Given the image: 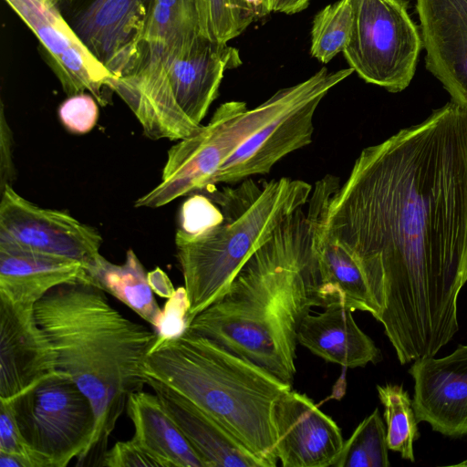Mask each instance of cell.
Masks as SVG:
<instances>
[{"mask_svg": "<svg viewBox=\"0 0 467 467\" xmlns=\"http://www.w3.org/2000/svg\"><path fill=\"white\" fill-rule=\"evenodd\" d=\"M326 223L360 267L400 363L434 357L459 330L467 282V109L448 102L363 149Z\"/></svg>", "mask_w": 467, "mask_h": 467, "instance_id": "6da1fadb", "label": "cell"}, {"mask_svg": "<svg viewBox=\"0 0 467 467\" xmlns=\"http://www.w3.org/2000/svg\"><path fill=\"white\" fill-rule=\"evenodd\" d=\"M305 206L279 224L188 327L291 385L300 324L313 306H323Z\"/></svg>", "mask_w": 467, "mask_h": 467, "instance_id": "7a4b0ae2", "label": "cell"}, {"mask_svg": "<svg viewBox=\"0 0 467 467\" xmlns=\"http://www.w3.org/2000/svg\"><path fill=\"white\" fill-rule=\"evenodd\" d=\"M38 325L68 375L88 398L96 423L88 457L99 465L129 396L147 384L145 362L157 334L109 301L105 291L76 282L50 290L34 306Z\"/></svg>", "mask_w": 467, "mask_h": 467, "instance_id": "3957f363", "label": "cell"}, {"mask_svg": "<svg viewBox=\"0 0 467 467\" xmlns=\"http://www.w3.org/2000/svg\"><path fill=\"white\" fill-rule=\"evenodd\" d=\"M145 373L212 416L268 467L276 465L275 407L291 384L190 329L154 346Z\"/></svg>", "mask_w": 467, "mask_h": 467, "instance_id": "277c9868", "label": "cell"}, {"mask_svg": "<svg viewBox=\"0 0 467 467\" xmlns=\"http://www.w3.org/2000/svg\"><path fill=\"white\" fill-rule=\"evenodd\" d=\"M312 190L306 182L283 177L269 182L248 178L236 186L211 185L201 192L219 207V218L197 234L178 229L175 234L190 303L189 325L225 292L279 224L307 203Z\"/></svg>", "mask_w": 467, "mask_h": 467, "instance_id": "5b68a950", "label": "cell"}, {"mask_svg": "<svg viewBox=\"0 0 467 467\" xmlns=\"http://www.w3.org/2000/svg\"><path fill=\"white\" fill-rule=\"evenodd\" d=\"M311 77L276 91L254 109L244 101L221 104L194 135L170 148L161 182L140 197L135 207L159 208L177 198L201 192L228 158L254 133L294 103L310 86Z\"/></svg>", "mask_w": 467, "mask_h": 467, "instance_id": "8992f818", "label": "cell"}, {"mask_svg": "<svg viewBox=\"0 0 467 467\" xmlns=\"http://www.w3.org/2000/svg\"><path fill=\"white\" fill-rule=\"evenodd\" d=\"M154 47L165 72L160 90L157 139H186L202 129L201 122L217 98L224 72L242 64L239 51L200 35L174 46Z\"/></svg>", "mask_w": 467, "mask_h": 467, "instance_id": "52a82bcc", "label": "cell"}, {"mask_svg": "<svg viewBox=\"0 0 467 467\" xmlns=\"http://www.w3.org/2000/svg\"><path fill=\"white\" fill-rule=\"evenodd\" d=\"M8 403L40 467H65L73 459L77 465L85 462L95 412L68 375L58 370Z\"/></svg>", "mask_w": 467, "mask_h": 467, "instance_id": "ba28073f", "label": "cell"}, {"mask_svg": "<svg viewBox=\"0 0 467 467\" xmlns=\"http://www.w3.org/2000/svg\"><path fill=\"white\" fill-rule=\"evenodd\" d=\"M353 13L350 39L343 55L364 81L389 92L404 90L412 80L423 47L421 34L405 0H349Z\"/></svg>", "mask_w": 467, "mask_h": 467, "instance_id": "9c48e42d", "label": "cell"}, {"mask_svg": "<svg viewBox=\"0 0 467 467\" xmlns=\"http://www.w3.org/2000/svg\"><path fill=\"white\" fill-rule=\"evenodd\" d=\"M353 72L351 67L336 71L322 67L312 75L308 88L249 137L220 167L212 185L234 184L254 175L268 173L282 158L311 143L313 119L319 103Z\"/></svg>", "mask_w": 467, "mask_h": 467, "instance_id": "30bf717a", "label": "cell"}, {"mask_svg": "<svg viewBox=\"0 0 467 467\" xmlns=\"http://www.w3.org/2000/svg\"><path fill=\"white\" fill-rule=\"evenodd\" d=\"M102 242L95 227L67 212L40 207L9 184L1 190L0 246L76 260L86 267L99 254Z\"/></svg>", "mask_w": 467, "mask_h": 467, "instance_id": "8fae6325", "label": "cell"}, {"mask_svg": "<svg viewBox=\"0 0 467 467\" xmlns=\"http://www.w3.org/2000/svg\"><path fill=\"white\" fill-rule=\"evenodd\" d=\"M35 34L64 92L88 91L100 106L109 103V80L115 77L63 17L58 0H5Z\"/></svg>", "mask_w": 467, "mask_h": 467, "instance_id": "7c38bea8", "label": "cell"}, {"mask_svg": "<svg viewBox=\"0 0 467 467\" xmlns=\"http://www.w3.org/2000/svg\"><path fill=\"white\" fill-rule=\"evenodd\" d=\"M57 371V353L34 306L0 296V400H12Z\"/></svg>", "mask_w": 467, "mask_h": 467, "instance_id": "4fadbf2b", "label": "cell"}, {"mask_svg": "<svg viewBox=\"0 0 467 467\" xmlns=\"http://www.w3.org/2000/svg\"><path fill=\"white\" fill-rule=\"evenodd\" d=\"M339 183L338 178L325 176L316 183L306 203L318 273V296L323 306L339 301L352 311L368 312L375 317L378 306L360 267L332 239L327 227V203Z\"/></svg>", "mask_w": 467, "mask_h": 467, "instance_id": "5bb4252c", "label": "cell"}, {"mask_svg": "<svg viewBox=\"0 0 467 467\" xmlns=\"http://www.w3.org/2000/svg\"><path fill=\"white\" fill-rule=\"evenodd\" d=\"M147 5L148 0H92L75 20L81 40L117 78L131 73L142 59Z\"/></svg>", "mask_w": 467, "mask_h": 467, "instance_id": "9a60e30c", "label": "cell"}, {"mask_svg": "<svg viewBox=\"0 0 467 467\" xmlns=\"http://www.w3.org/2000/svg\"><path fill=\"white\" fill-rule=\"evenodd\" d=\"M412 408L418 422L447 437L467 434V345L443 358L414 360Z\"/></svg>", "mask_w": 467, "mask_h": 467, "instance_id": "2e32d148", "label": "cell"}, {"mask_svg": "<svg viewBox=\"0 0 467 467\" xmlns=\"http://www.w3.org/2000/svg\"><path fill=\"white\" fill-rule=\"evenodd\" d=\"M276 455L284 467H328L344 440L337 424L306 394L288 390L274 412Z\"/></svg>", "mask_w": 467, "mask_h": 467, "instance_id": "e0dca14e", "label": "cell"}, {"mask_svg": "<svg viewBox=\"0 0 467 467\" xmlns=\"http://www.w3.org/2000/svg\"><path fill=\"white\" fill-rule=\"evenodd\" d=\"M426 68L467 109V0H417Z\"/></svg>", "mask_w": 467, "mask_h": 467, "instance_id": "ac0fdd59", "label": "cell"}, {"mask_svg": "<svg viewBox=\"0 0 467 467\" xmlns=\"http://www.w3.org/2000/svg\"><path fill=\"white\" fill-rule=\"evenodd\" d=\"M146 379L207 467H268L190 400L152 378Z\"/></svg>", "mask_w": 467, "mask_h": 467, "instance_id": "d6986e66", "label": "cell"}, {"mask_svg": "<svg viewBox=\"0 0 467 467\" xmlns=\"http://www.w3.org/2000/svg\"><path fill=\"white\" fill-rule=\"evenodd\" d=\"M317 315L308 313L302 320L297 341L326 361L345 368L365 367L381 359L379 348L357 325L352 310L331 301Z\"/></svg>", "mask_w": 467, "mask_h": 467, "instance_id": "ffe728a7", "label": "cell"}, {"mask_svg": "<svg viewBox=\"0 0 467 467\" xmlns=\"http://www.w3.org/2000/svg\"><path fill=\"white\" fill-rule=\"evenodd\" d=\"M90 283L78 261L0 246V296L34 306L53 288L69 283Z\"/></svg>", "mask_w": 467, "mask_h": 467, "instance_id": "44dd1931", "label": "cell"}, {"mask_svg": "<svg viewBox=\"0 0 467 467\" xmlns=\"http://www.w3.org/2000/svg\"><path fill=\"white\" fill-rule=\"evenodd\" d=\"M126 410L134 426L133 437L166 467H207L155 393H131Z\"/></svg>", "mask_w": 467, "mask_h": 467, "instance_id": "7402d4cb", "label": "cell"}, {"mask_svg": "<svg viewBox=\"0 0 467 467\" xmlns=\"http://www.w3.org/2000/svg\"><path fill=\"white\" fill-rule=\"evenodd\" d=\"M91 284L110 294L133 310L143 320L155 326L159 306L141 262L132 249L122 265L108 261L100 254L86 265Z\"/></svg>", "mask_w": 467, "mask_h": 467, "instance_id": "603a6c76", "label": "cell"}, {"mask_svg": "<svg viewBox=\"0 0 467 467\" xmlns=\"http://www.w3.org/2000/svg\"><path fill=\"white\" fill-rule=\"evenodd\" d=\"M199 35L228 43L241 35L259 14L258 0H193Z\"/></svg>", "mask_w": 467, "mask_h": 467, "instance_id": "cb8c5ba5", "label": "cell"}, {"mask_svg": "<svg viewBox=\"0 0 467 467\" xmlns=\"http://www.w3.org/2000/svg\"><path fill=\"white\" fill-rule=\"evenodd\" d=\"M377 390L384 407L389 450L400 452L402 459L413 462V443L419 437V422L412 408V400L400 385H378Z\"/></svg>", "mask_w": 467, "mask_h": 467, "instance_id": "d4e9b609", "label": "cell"}, {"mask_svg": "<svg viewBox=\"0 0 467 467\" xmlns=\"http://www.w3.org/2000/svg\"><path fill=\"white\" fill-rule=\"evenodd\" d=\"M387 431L378 409L344 441L334 467H389Z\"/></svg>", "mask_w": 467, "mask_h": 467, "instance_id": "484cf974", "label": "cell"}, {"mask_svg": "<svg viewBox=\"0 0 467 467\" xmlns=\"http://www.w3.org/2000/svg\"><path fill=\"white\" fill-rule=\"evenodd\" d=\"M352 25L353 13L349 0H338L321 9L312 23L311 56L323 64L331 61L347 47Z\"/></svg>", "mask_w": 467, "mask_h": 467, "instance_id": "4316f807", "label": "cell"}, {"mask_svg": "<svg viewBox=\"0 0 467 467\" xmlns=\"http://www.w3.org/2000/svg\"><path fill=\"white\" fill-rule=\"evenodd\" d=\"M189 307L190 303L185 287L180 286L171 297L167 298L153 327L157 334L154 346L179 337L188 329Z\"/></svg>", "mask_w": 467, "mask_h": 467, "instance_id": "83f0119b", "label": "cell"}, {"mask_svg": "<svg viewBox=\"0 0 467 467\" xmlns=\"http://www.w3.org/2000/svg\"><path fill=\"white\" fill-rule=\"evenodd\" d=\"M90 93L69 96L58 109V117L64 127L72 133L85 134L97 124L99 107Z\"/></svg>", "mask_w": 467, "mask_h": 467, "instance_id": "f1b7e54d", "label": "cell"}, {"mask_svg": "<svg viewBox=\"0 0 467 467\" xmlns=\"http://www.w3.org/2000/svg\"><path fill=\"white\" fill-rule=\"evenodd\" d=\"M107 467H166L165 463L138 440L117 441L101 461Z\"/></svg>", "mask_w": 467, "mask_h": 467, "instance_id": "f546056e", "label": "cell"}, {"mask_svg": "<svg viewBox=\"0 0 467 467\" xmlns=\"http://www.w3.org/2000/svg\"><path fill=\"white\" fill-rule=\"evenodd\" d=\"M220 216V209L202 192L194 193L182 203L179 216V229L194 234L212 225Z\"/></svg>", "mask_w": 467, "mask_h": 467, "instance_id": "4dcf8cb0", "label": "cell"}, {"mask_svg": "<svg viewBox=\"0 0 467 467\" xmlns=\"http://www.w3.org/2000/svg\"><path fill=\"white\" fill-rule=\"evenodd\" d=\"M0 451L26 457L34 467H40L19 430L9 403L2 400H0Z\"/></svg>", "mask_w": 467, "mask_h": 467, "instance_id": "1f68e13d", "label": "cell"}, {"mask_svg": "<svg viewBox=\"0 0 467 467\" xmlns=\"http://www.w3.org/2000/svg\"><path fill=\"white\" fill-rule=\"evenodd\" d=\"M0 145V186L2 190L5 185H11L15 178V166L12 159L13 136L5 117L3 103H1Z\"/></svg>", "mask_w": 467, "mask_h": 467, "instance_id": "d6a6232c", "label": "cell"}, {"mask_svg": "<svg viewBox=\"0 0 467 467\" xmlns=\"http://www.w3.org/2000/svg\"><path fill=\"white\" fill-rule=\"evenodd\" d=\"M172 10L199 31V21L193 0H151Z\"/></svg>", "mask_w": 467, "mask_h": 467, "instance_id": "836d02e7", "label": "cell"}, {"mask_svg": "<svg viewBox=\"0 0 467 467\" xmlns=\"http://www.w3.org/2000/svg\"><path fill=\"white\" fill-rule=\"evenodd\" d=\"M148 281L152 291L164 298L171 297L176 290L169 276L159 267L148 273Z\"/></svg>", "mask_w": 467, "mask_h": 467, "instance_id": "e575fe53", "label": "cell"}, {"mask_svg": "<svg viewBox=\"0 0 467 467\" xmlns=\"http://www.w3.org/2000/svg\"><path fill=\"white\" fill-rule=\"evenodd\" d=\"M311 0H275L274 12L293 15L306 9Z\"/></svg>", "mask_w": 467, "mask_h": 467, "instance_id": "d590c367", "label": "cell"}, {"mask_svg": "<svg viewBox=\"0 0 467 467\" xmlns=\"http://www.w3.org/2000/svg\"><path fill=\"white\" fill-rule=\"evenodd\" d=\"M0 467H34L26 457L0 451Z\"/></svg>", "mask_w": 467, "mask_h": 467, "instance_id": "8d00e7d4", "label": "cell"}, {"mask_svg": "<svg viewBox=\"0 0 467 467\" xmlns=\"http://www.w3.org/2000/svg\"><path fill=\"white\" fill-rule=\"evenodd\" d=\"M260 8L263 14L273 12L275 0H259Z\"/></svg>", "mask_w": 467, "mask_h": 467, "instance_id": "74e56055", "label": "cell"}, {"mask_svg": "<svg viewBox=\"0 0 467 467\" xmlns=\"http://www.w3.org/2000/svg\"><path fill=\"white\" fill-rule=\"evenodd\" d=\"M452 466L467 467V460H464V461H463V462H459V463L453 464Z\"/></svg>", "mask_w": 467, "mask_h": 467, "instance_id": "f35d334b", "label": "cell"}, {"mask_svg": "<svg viewBox=\"0 0 467 467\" xmlns=\"http://www.w3.org/2000/svg\"><path fill=\"white\" fill-rule=\"evenodd\" d=\"M58 1H67V2H71L72 0H58Z\"/></svg>", "mask_w": 467, "mask_h": 467, "instance_id": "ab89813d", "label": "cell"}]
</instances>
